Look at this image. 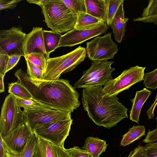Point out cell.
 I'll list each match as a JSON object with an SVG mask.
<instances>
[{
	"label": "cell",
	"mask_w": 157,
	"mask_h": 157,
	"mask_svg": "<svg viewBox=\"0 0 157 157\" xmlns=\"http://www.w3.org/2000/svg\"><path fill=\"white\" fill-rule=\"evenodd\" d=\"M14 75L17 81L29 91L32 100L38 104L71 113L80 106L78 93L68 80L38 79L32 77L21 69L17 70Z\"/></svg>",
	"instance_id": "1"
},
{
	"label": "cell",
	"mask_w": 157,
	"mask_h": 157,
	"mask_svg": "<svg viewBox=\"0 0 157 157\" xmlns=\"http://www.w3.org/2000/svg\"><path fill=\"white\" fill-rule=\"evenodd\" d=\"M82 103L89 117L97 125L110 128L128 118L127 109L117 96L106 93L102 86L84 88Z\"/></svg>",
	"instance_id": "2"
},
{
	"label": "cell",
	"mask_w": 157,
	"mask_h": 157,
	"mask_svg": "<svg viewBox=\"0 0 157 157\" xmlns=\"http://www.w3.org/2000/svg\"><path fill=\"white\" fill-rule=\"evenodd\" d=\"M48 27L59 33L74 29L77 15L74 14L61 0H49L41 8Z\"/></svg>",
	"instance_id": "3"
},
{
	"label": "cell",
	"mask_w": 157,
	"mask_h": 157,
	"mask_svg": "<svg viewBox=\"0 0 157 157\" xmlns=\"http://www.w3.org/2000/svg\"><path fill=\"white\" fill-rule=\"evenodd\" d=\"M86 49L80 46L73 51L63 56L49 58L43 75L45 81H54L63 74L73 70L83 61L86 57Z\"/></svg>",
	"instance_id": "4"
},
{
	"label": "cell",
	"mask_w": 157,
	"mask_h": 157,
	"mask_svg": "<svg viewBox=\"0 0 157 157\" xmlns=\"http://www.w3.org/2000/svg\"><path fill=\"white\" fill-rule=\"evenodd\" d=\"M113 61H94L89 69L83 72L82 76L74 84L77 88L96 87L104 85L113 79L112 72L115 69L111 67Z\"/></svg>",
	"instance_id": "5"
},
{
	"label": "cell",
	"mask_w": 157,
	"mask_h": 157,
	"mask_svg": "<svg viewBox=\"0 0 157 157\" xmlns=\"http://www.w3.org/2000/svg\"><path fill=\"white\" fill-rule=\"evenodd\" d=\"M25 122L23 111L17 105L15 97L10 94L6 97L1 108L0 135L2 138L6 136Z\"/></svg>",
	"instance_id": "6"
},
{
	"label": "cell",
	"mask_w": 157,
	"mask_h": 157,
	"mask_svg": "<svg viewBox=\"0 0 157 157\" xmlns=\"http://www.w3.org/2000/svg\"><path fill=\"white\" fill-rule=\"evenodd\" d=\"M72 121L71 118L59 120L38 126L33 131L38 137L64 147V142L69 135Z\"/></svg>",
	"instance_id": "7"
},
{
	"label": "cell",
	"mask_w": 157,
	"mask_h": 157,
	"mask_svg": "<svg viewBox=\"0 0 157 157\" xmlns=\"http://www.w3.org/2000/svg\"><path fill=\"white\" fill-rule=\"evenodd\" d=\"M23 111L25 122L28 124L32 130L39 125L71 118L70 112L51 109L38 104Z\"/></svg>",
	"instance_id": "8"
},
{
	"label": "cell",
	"mask_w": 157,
	"mask_h": 157,
	"mask_svg": "<svg viewBox=\"0 0 157 157\" xmlns=\"http://www.w3.org/2000/svg\"><path fill=\"white\" fill-rule=\"evenodd\" d=\"M145 68L137 65L124 70L116 78L107 82L103 88L109 95L117 96L135 83L144 80Z\"/></svg>",
	"instance_id": "9"
},
{
	"label": "cell",
	"mask_w": 157,
	"mask_h": 157,
	"mask_svg": "<svg viewBox=\"0 0 157 157\" xmlns=\"http://www.w3.org/2000/svg\"><path fill=\"white\" fill-rule=\"evenodd\" d=\"M111 35V33L109 32L103 36L96 37L86 43V53L90 59L101 61L113 58L118 49Z\"/></svg>",
	"instance_id": "10"
},
{
	"label": "cell",
	"mask_w": 157,
	"mask_h": 157,
	"mask_svg": "<svg viewBox=\"0 0 157 157\" xmlns=\"http://www.w3.org/2000/svg\"><path fill=\"white\" fill-rule=\"evenodd\" d=\"M26 34L21 26L0 31V50L9 56L15 54L25 56L24 44Z\"/></svg>",
	"instance_id": "11"
},
{
	"label": "cell",
	"mask_w": 157,
	"mask_h": 157,
	"mask_svg": "<svg viewBox=\"0 0 157 157\" xmlns=\"http://www.w3.org/2000/svg\"><path fill=\"white\" fill-rule=\"evenodd\" d=\"M108 26L106 23L86 29H74L67 32L61 37L56 49L61 47H72L80 44L94 37L105 33Z\"/></svg>",
	"instance_id": "12"
},
{
	"label": "cell",
	"mask_w": 157,
	"mask_h": 157,
	"mask_svg": "<svg viewBox=\"0 0 157 157\" xmlns=\"http://www.w3.org/2000/svg\"><path fill=\"white\" fill-rule=\"evenodd\" d=\"M33 134L29 125L25 122L2 138L6 150L11 153H18L23 150L29 138Z\"/></svg>",
	"instance_id": "13"
},
{
	"label": "cell",
	"mask_w": 157,
	"mask_h": 157,
	"mask_svg": "<svg viewBox=\"0 0 157 157\" xmlns=\"http://www.w3.org/2000/svg\"><path fill=\"white\" fill-rule=\"evenodd\" d=\"M43 30L41 27H33L32 30L26 34L24 44L25 56L34 52H41L48 59L45 48Z\"/></svg>",
	"instance_id": "14"
},
{
	"label": "cell",
	"mask_w": 157,
	"mask_h": 157,
	"mask_svg": "<svg viewBox=\"0 0 157 157\" xmlns=\"http://www.w3.org/2000/svg\"><path fill=\"white\" fill-rule=\"evenodd\" d=\"M32 157H71L67 149L38 137Z\"/></svg>",
	"instance_id": "15"
},
{
	"label": "cell",
	"mask_w": 157,
	"mask_h": 157,
	"mask_svg": "<svg viewBox=\"0 0 157 157\" xmlns=\"http://www.w3.org/2000/svg\"><path fill=\"white\" fill-rule=\"evenodd\" d=\"M124 1L120 5L110 25L113 29L114 39L119 43L121 42L123 37L124 36L127 22L128 20L124 16Z\"/></svg>",
	"instance_id": "16"
},
{
	"label": "cell",
	"mask_w": 157,
	"mask_h": 157,
	"mask_svg": "<svg viewBox=\"0 0 157 157\" xmlns=\"http://www.w3.org/2000/svg\"><path fill=\"white\" fill-rule=\"evenodd\" d=\"M86 13L107 24L109 0H85Z\"/></svg>",
	"instance_id": "17"
},
{
	"label": "cell",
	"mask_w": 157,
	"mask_h": 157,
	"mask_svg": "<svg viewBox=\"0 0 157 157\" xmlns=\"http://www.w3.org/2000/svg\"><path fill=\"white\" fill-rule=\"evenodd\" d=\"M151 93V91L146 88L136 92L134 98L130 100L132 104L130 111V120L139 124L142 108Z\"/></svg>",
	"instance_id": "18"
},
{
	"label": "cell",
	"mask_w": 157,
	"mask_h": 157,
	"mask_svg": "<svg viewBox=\"0 0 157 157\" xmlns=\"http://www.w3.org/2000/svg\"><path fill=\"white\" fill-rule=\"evenodd\" d=\"M107 145L104 140L98 137H88L82 148L89 152L92 157H100L101 154L105 151Z\"/></svg>",
	"instance_id": "19"
},
{
	"label": "cell",
	"mask_w": 157,
	"mask_h": 157,
	"mask_svg": "<svg viewBox=\"0 0 157 157\" xmlns=\"http://www.w3.org/2000/svg\"><path fill=\"white\" fill-rule=\"evenodd\" d=\"M74 29H86L106 23L104 21L93 16L86 13L80 12L77 15Z\"/></svg>",
	"instance_id": "20"
},
{
	"label": "cell",
	"mask_w": 157,
	"mask_h": 157,
	"mask_svg": "<svg viewBox=\"0 0 157 157\" xmlns=\"http://www.w3.org/2000/svg\"><path fill=\"white\" fill-rule=\"evenodd\" d=\"M44 44L45 51L48 59L50 54L55 51L62 35L53 31L43 30Z\"/></svg>",
	"instance_id": "21"
},
{
	"label": "cell",
	"mask_w": 157,
	"mask_h": 157,
	"mask_svg": "<svg viewBox=\"0 0 157 157\" xmlns=\"http://www.w3.org/2000/svg\"><path fill=\"white\" fill-rule=\"evenodd\" d=\"M145 128L143 125H134L122 136L121 146H125L140 139L145 135Z\"/></svg>",
	"instance_id": "22"
},
{
	"label": "cell",
	"mask_w": 157,
	"mask_h": 157,
	"mask_svg": "<svg viewBox=\"0 0 157 157\" xmlns=\"http://www.w3.org/2000/svg\"><path fill=\"white\" fill-rule=\"evenodd\" d=\"M37 140L38 137L34 134L32 135L23 150L18 153H11L6 149L7 157H32Z\"/></svg>",
	"instance_id": "23"
},
{
	"label": "cell",
	"mask_w": 157,
	"mask_h": 157,
	"mask_svg": "<svg viewBox=\"0 0 157 157\" xmlns=\"http://www.w3.org/2000/svg\"><path fill=\"white\" fill-rule=\"evenodd\" d=\"M8 91L14 96L26 100H32L29 91L20 83L17 81L8 84Z\"/></svg>",
	"instance_id": "24"
},
{
	"label": "cell",
	"mask_w": 157,
	"mask_h": 157,
	"mask_svg": "<svg viewBox=\"0 0 157 157\" xmlns=\"http://www.w3.org/2000/svg\"><path fill=\"white\" fill-rule=\"evenodd\" d=\"M24 57L38 67L44 74L47 67L48 59L42 52H33L25 56Z\"/></svg>",
	"instance_id": "25"
},
{
	"label": "cell",
	"mask_w": 157,
	"mask_h": 157,
	"mask_svg": "<svg viewBox=\"0 0 157 157\" xmlns=\"http://www.w3.org/2000/svg\"><path fill=\"white\" fill-rule=\"evenodd\" d=\"M74 14L86 13L85 0H61Z\"/></svg>",
	"instance_id": "26"
},
{
	"label": "cell",
	"mask_w": 157,
	"mask_h": 157,
	"mask_svg": "<svg viewBox=\"0 0 157 157\" xmlns=\"http://www.w3.org/2000/svg\"><path fill=\"white\" fill-rule=\"evenodd\" d=\"M143 84L148 89L155 90L157 88V68L145 74Z\"/></svg>",
	"instance_id": "27"
},
{
	"label": "cell",
	"mask_w": 157,
	"mask_h": 157,
	"mask_svg": "<svg viewBox=\"0 0 157 157\" xmlns=\"http://www.w3.org/2000/svg\"><path fill=\"white\" fill-rule=\"evenodd\" d=\"M124 0H109L107 25L110 26L111 21L122 2Z\"/></svg>",
	"instance_id": "28"
},
{
	"label": "cell",
	"mask_w": 157,
	"mask_h": 157,
	"mask_svg": "<svg viewBox=\"0 0 157 157\" xmlns=\"http://www.w3.org/2000/svg\"><path fill=\"white\" fill-rule=\"evenodd\" d=\"M27 65V73L32 78L43 79V72L38 67L25 59Z\"/></svg>",
	"instance_id": "29"
},
{
	"label": "cell",
	"mask_w": 157,
	"mask_h": 157,
	"mask_svg": "<svg viewBox=\"0 0 157 157\" xmlns=\"http://www.w3.org/2000/svg\"><path fill=\"white\" fill-rule=\"evenodd\" d=\"M156 15H157V0H149L148 6L144 9L140 17H145Z\"/></svg>",
	"instance_id": "30"
},
{
	"label": "cell",
	"mask_w": 157,
	"mask_h": 157,
	"mask_svg": "<svg viewBox=\"0 0 157 157\" xmlns=\"http://www.w3.org/2000/svg\"><path fill=\"white\" fill-rule=\"evenodd\" d=\"M67 151L71 157H92L87 151L78 147H74Z\"/></svg>",
	"instance_id": "31"
},
{
	"label": "cell",
	"mask_w": 157,
	"mask_h": 157,
	"mask_svg": "<svg viewBox=\"0 0 157 157\" xmlns=\"http://www.w3.org/2000/svg\"><path fill=\"white\" fill-rule=\"evenodd\" d=\"M9 56L6 53L0 50V74L4 76L6 73Z\"/></svg>",
	"instance_id": "32"
},
{
	"label": "cell",
	"mask_w": 157,
	"mask_h": 157,
	"mask_svg": "<svg viewBox=\"0 0 157 157\" xmlns=\"http://www.w3.org/2000/svg\"><path fill=\"white\" fill-rule=\"evenodd\" d=\"M15 98L17 105L21 108H23L24 109L32 107L37 104L33 100L24 99L15 97Z\"/></svg>",
	"instance_id": "33"
},
{
	"label": "cell",
	"mask_w": 157,
	"mask_h": 157,
	"mask_svg": "<svg viewBox=\"0 0 157 157\" xmlns=\"http://www.w3.org/2000/svg\"><path fill=\"white\" fill-rule=\"evenodd\" d=\"M128 157H147L145 147L144 146L139 145L131 151Z\"/></svg>",
	"instance_id": "34"
},
{
	"label": "cell",
	"mask_w": 157,
	"mask_h": 157,
	"mask_svg": "<svg viewBox=\"0 0 157 157\" xmlns=\"http://www.w3.org/2000/svg\"><path fill=\"white\" fill-rule=\"evenodd\" d=\"M144 146L146 150L147 157H157V141L147 143Z\"/></svg>",
	"instance_id": "35"
},
{
	"label": "cell",
	"mask_w": 157,
	"mask_h": 157,
	"mask_svg": "<svg viewBox=\"0 0 157 157\" xmlns=\"http://www.w3.org/2000/svg\"><path fill=\"white\" fill-rule=\"evenodd\" d=\"M21 56V55L19 54H15L9 56L6 73L15 66L18 62Z\"/></svg>",
	"instance_id": "36"
},
{
	"label": "cell",
	"mask_w": 157,
	"mask_h": 157,
	"mask_svg": "<svg viewBox=\"0 0 157 157\" xmlns=\"http://www.w3.org/2000/svg\"><path fill=\"white\" fill-rule=\"evenodd\" d=\"M21 1V0H1L0 10H2L7 9H14L16 6L17 4Z\"/></svg>",
	"instance_id": "37"
},
{
	"label": "cell",
	"mask_w": 157,
	"mask_h": 157,
	"mask_svg": "<svg viewBox=\"0 0 157 157\" xmlns=\"http://www.w3.org/2000/svg\"><path fill=\"white\" fill-rule=\"evenodd\" d=\"M157 141V129L152 131L149 130L145 138L143 140V142L149 143Z\"/></svg>",
	"instance_id": "38"
},
{
	"label": "cell",
	"mask_w": 157,
	"mask_h": 157,
	"mask_svg": "<svg viewBox=\"0 0 157 157\" xmlns=\"http://www.w3.org/2000/svg\"><path fill=\"white\" fill-rule=\"evenodd\" d=\"M134 21H141L145 23H153L157 25V15L145 17H139L133 19Z\"/></svg>",
	"instance_id": "39"
},
{
	"label": "cell",
	"mask_w": 157,
	"mask_h": 157,
	"mask_svg": "<svg viewBox=\"0 0 157 157\" xmlns=\"http://www.w3.org/2000/svg\"><path fill=\"white\" fill-rule=\"evenodd\" d=\"M157 105V94L155 98L154 102L147 112L146 114L148 117V119H152L154 116L155 109Z\"/></svg>",
	"instance_id": "40"
},
{
	"label": "cell",
	"mask_w": 157,
	"mask_h": 157,
	"mask_svg": "<svg viewBox=\"0 0 157 157\" xmlns=\"http://www.w3.org/2000/svg\"><path fill=\"white\" fill-rule=\"evenodd\" d=\"M49 1V0H27L29 3L37 4L41 8L44 6Z\"/></svg>",
	"instance_id": "41"
},
{
	"label": "cell",
	"mask_w": 157,
	"mask_h": 157,
	"mask_svg": "<svg viewBox=\"0 0 157 157\" xmlns=\"http://www.w3.org/2000/svg\"><path fill=\"white\" fill-rule=\"evenodd\" d=\"M0 157H7L6 150L1 135H0Z\"/></svg>",
	"instance_id": "42"
},
{
	"label": "cell",
	"mask_w": 157,
	"mask_h": 157,
	"mask_svg": "<svg viewBox=\"0 0 157 157\" xmlns=\"http://www.w3.org/2000/svg\"><path fill=\"white\" fill-rule=\"evenodd\" d=\"M4 76L2 74H0V92L1 93L4 92L5 91L3 78Z\"/></svg>",
	"instance_id": "43"
},
{
	"label": "cell",
	"mask_w": 157,
	"mask_h": 157,
	"mask_svg": "<svg viewBox=\"0 0 157 157\" xmlns=\"http://www.w3.org/2000/svg\"><path fill=\"white\" fill-rule=\"evenodd\" d=\"M155 119L156 120V123H157V124H156V129H157V117L155 118Z\"/></svg>",
	"instance_id": "44"
}]
</instances>
